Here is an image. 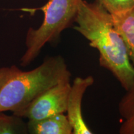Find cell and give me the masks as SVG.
Here are the masks:
<instances>
[{"label": "cell", "mask_w": 134, "mask_h": 134, "mask_svg": "<svg viewBox=\"0 0 134 134\" xmlns=\"http://www.w3.org/2000/svg\"><path fill=\"white\" fill-rule=\"evenodd\" d=\"M111 14L115 29L123 40L129 58L134 68V8Z\"/></svg>", "instance_id": "obj_7"}, {"label": "cell", "mask_w": 134, "mask_h": 134, "mask_svg": "<svg viewBox=\"0 0 134 134\" xmlns=\"http://www.w3.org/2000/svg\"><path fill=\"white\" fill-rule=\"evenodd\" d=\"M70 81H63L46 90L26 108L13 114L36 121L58 114L65 113L71 88Z\"/></svg>", "instance_id": "obj_4"}, {"label": "cell", "mask_w": 134, "mask_h": 134, "mask_svg": "<svg viewBox=\"0 0 134 134\" xmlns=\"http://www.w3.org/2000/svg\"><path fill=\"white\" fill-rule=\"evenodd\" d=\"M75 23V31L98 51L100 66L111 72L122 88L128 90L134 84V68L112 14L96 1L83 0Z\"/></svg>", "instance_id": "obj_1"}, {"label": "cell", "mask_w": 134, "mask_h": 134, "mask_svg": "<svg viewBox=\"0 0 134 134\" xmlns=\"http://www.w3.org/2000/svg\"><path fill=\"white\" fill-rule=\"evenodd\" d=\"M94 81V80L92 76L85 78L76 77L71 85L66 113L73 128V134L93 133L83 118L81 104L85 92L89 87L93 85Z\"/></svg>", "instance_id": "obj_5"}, {"label": "cell", "mask_w": 134, "mask_h": 134, "mask_svg": "<svg viewBox=\"0 0 134 134\" xmlns=\"http://www.w3.org/2000/svg\"><path fill=\"white\" fill-rule=\"evenodd\" d=\"M119 113L122 119L120 134H134V84L119 103Z\"/></svg>", "instance_id": "obj_8"}, {"label": "cell", "mask_w": 134, "mask_h": 134, "mask_svg": "<svg viewBox=\"0 0 134 134\" xmlns=\"http://www.w3.org/2000/svg\"><path fill=\"white\" fill-rule=\"evenodd\" d=\"M18 133H28L27 125L23 121V118L0 112V134Z\"/></svg>", "instance_id": "obj_9"}, {"label": "cell", "mask_w": 134, "mask_h": 134, "mask_svg": "<svg viewBox=\"0 0 134 134\" xmlns=\"http://www.w3.org/2000/svg\"><path fill=\"white\" fill-rule=\"evenodd\" d=\"M111 14L123 12L134 8V0H95Z\"/></svg>", "instance_id": "obj_10"}, {"label": "cell", "mask_w": 134, "mask_h": 134, "mask_svg": "<svg viewBox=\"0 0 134 134\" xmlns=\"http://www.w3.org/2000/svg\"><path fill=\"white\" fill-rule=\"evenodd\" d=\"M65 113L51 115L39 120H28V133L71 134L73 128Z\"/></svg>", "instance_id": "obj_6"}, {"label": "cell", "mask_w": 134, "mask_h": 134, "mask_svg": "<svg viewBox=\"0 0 134 134\" xmlns=\"http://www.w3.org/2000/svg\"><path fill=\"white\" fill-rule=\"evenodd\" d=\"M71 74L61 55L48 57L39 66L23 71L16 65L0 68V112L23 109L46 90L63 81Z\"/></svg>", "instance_id": "obj_2"}, {"label": "cell", "mask_w": 134, "mask_h": 134, "mask_svg": "<svg viewBox=\"0 0 134 134\" xmlns=\"http://www.w3.org/2000/svg\"><path fill=\"white\" fill-rule=\"evenodd\" d=\"M83 0H48L41 8L25 9L27 11L41 10L43 20L41 26L29 27L26 36V50L20 59V65L27 66L36 60L47 43L55 44L61 34L75 23Z\"/></svg>", "instance_id": "obj_3"}]
</instances>
